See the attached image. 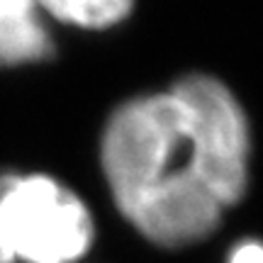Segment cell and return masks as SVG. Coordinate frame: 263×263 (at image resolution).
I'll return each mask as SVG.
<instances>
[{"mask_svg": "<svg viewBox=\"0 0 263 263\" xmlns=\"http://www.w3.org/2000/svg\"><path fill=\"white\" fill-rule=\"evenodd\" d=\"M49 54L47 29L34 0H0V66L39 61Z\"/></svg>", "mask_w": 263, "mask_h": 263, "instance_id": "cell-3", "label": "cell"}, {"mask_svg": "<svg viewBox=\"0 0 263 263\" xmlns=\"http://www.w3.org/2000/svg\"><path fill=\"white\" fill-rule=\"evenodd\" d=\"M246 163L244 110L207 76L127 103L103 137L105 176L120 212L161 246L212 234L244 195Z\"/></svg>", "mask_w": 263, "mask_h": 263, "instance_id": "cell-1", "label": "cell"}, {"mask_svg": "<svg viewBox=\"0 0 263 263\" xmlns=\"http://www.w3.org/2000/svg\"><path fill=\"white\" fill-rule=\"evenodd\" d=\"M57 20L85 29H105L129 15L134 0H34Z\"/></svg>", "mask_w": 263, "mask_h": 263, "instance_id": "cell-4", "label": "cell"}, {"mask_svg": "<svg viewBox=\"0 0 263 263\" xmlns=\"http://www.w3.org/2000/svg\"><path fill=\"white\" fill-rule=\"evenodd\" d=\"M93 241L78 197L47 176L0 178V263H73Z\"/></svg>", "mask_w": 263, "mask_h": 263, "instance_id": "cell-2", "label": "cell"}, {"mask_svg": "<svg viewBox=\"0 0 263 263\" xmlns=\"http://www.w3.org/2000/svg\"><path fill=\"white\" fill-rule=\"evenodd\" d=\"M229 263H263V244L246 241V244L236 246Z\"/></svg>", "mask_w": 263, "mask_h": 263, "instance_id": "cell-5", "label": "cell"}]
</instances>
